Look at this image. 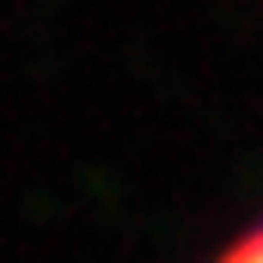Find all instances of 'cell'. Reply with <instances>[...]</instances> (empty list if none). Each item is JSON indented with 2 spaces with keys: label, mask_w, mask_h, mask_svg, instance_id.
I'll list each match as a JSON object with an SVG mask.
<instances>
[{
  "label": "cell",
  "mask_w": 263,
  "mask_h": 263,
  "mask_svg": "<svg viewBox=\"0 0 263 263\" xmlns=\"http://www.w3.org/2000/svg\"><path fill=\"white\" fill-rule=\"evenodd\" d=\"M214 263H263V227H251L239 245H227V251H220Z\"/></svg>",
  "instance_id": "cell-1"
}]
</instances>
